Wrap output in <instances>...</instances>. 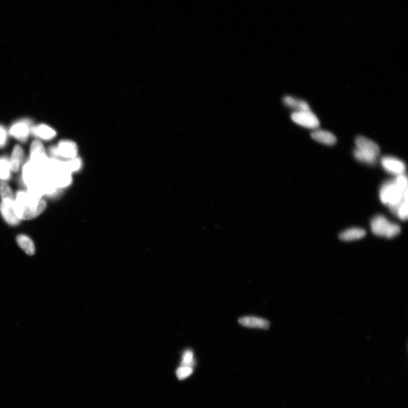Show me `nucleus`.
<instances>
[{"instance_id": "6", "label": "nucleus", "mask_w": 408, "mask_h": 408, "mask_svg": "<svg viewBox=\"0 0 408 408\" xmlns=\"http://www.w3.org/2000/svg\"><path fill=\"white\" fill-rule=\"evenodd\" d=\"M32 122L25 119L17 122L12 125L9 134L21 142H25L31 133Z\"/></svg>"}, {"instance_id": "15", "label": "nucleus", "mask_w": 408, "mask_h": 408, "mask_svg": "<svg viewBox=\"0 0 408 408\" xmlns=\"http://www.w3.org/2000/svg\"><path fill=\"white\" fill-rule=\"evenodd\" d=\"M311 137L317 142L325 144V145H332L337 142V138L335 135L324 130L315 131L311 133Z\"/></svg>"}, {"instance_id": "9", "label": "nucleus", "mask_w": 408, "mask_h": 408, "mask_svg": "<svg viewBox=\"0 0 408 408\" xmlns=\"http://www.w3.org/2000/svg\"><path fill=\"white\" fill-rule=\"evenodd\" d=\"M15 201H2L0 203V212L6 222L11 226L18 225L20 221L17 217L14 208Z\"/></svg>"}, {"instance_id": "27", "label": "nucleus", "mask_w": 408, "mask_h": 408, "mask_svg": "<svg viewBox=\"0 0 408 408\" xmlns=\"http://www.w3.org/2000/svg\"><path fill=\"white\" fill-rule=\"evenodd\" d=\"M395 181L397 186L402 190L405 191L408 189V179L407 177L404 176L403 174L400 175Z\"/></svg>"}, {"instance_id": "20", "label": "nucleus", "mask_w": 408, "mask_h": 408, "mask_svg": "<svg viewBox=\"0 0 408 408\" xmlns=\"http://www.w3.org/2000/svg\"><path fill=\"white\" fill-rule=\"evenodd\" d=\"M0 197L2 201H15V199L11 187L4 181L0 180Z\"/></svg>"}, {"instance_id": "7", "label": "nucleus", "mask_w": 408, "mask_h": 408, "mask_svg": "<svg viewBox=\"0 0 408 408\" xmlns=\"http://www.w3.org/2000/svg\"><path fill=\"white\" fill-rule=\"evenodd\" d=\"M49 160L43 143L39 141H34L30 147L29 160L37 165L46 167Z\"/></svg>"}, {"instance_id": "17", "label": "nucleus", "mask_w": 408, "mask_h": 408, "mask_svg": "<svg viewBox=\"0 0 408 408\" xmlns=\"http://www.w3.org/2000/svg\"><path fill=\"white\" fill-rule=\"evenodd\" d=\"M366 231L364 230L359 228H352L343 231L340 234L342 241H351L364 237Z\"/></svg>"}, {"instance_id": "25", "label": "nucleus", "mask_w": 408, "mask_h": 408, "mask_svg": "<svg viewBox=\"0 0 408 408\" xmlns=\"http://www.w3.org/2000/svg\"><path fill=\"white\" fill-rule=\"evenodd\" d=\"M194 364V353L191 351H187L184 353L183 356L182 366L190 367Z\"/></svg>"}, {"instance_id": "5", "label": "nucleus", "mask_w": 408, "mask_h": 408, "mask_svg": "<svg viewBox=\"0 0 408 408\" xmlns=\"http://www.w3.org/2000/svg\"><path fill=\"white\" fill-rule=\"evenodd\" d=\"M291 118L296 124L305 128L317 129L320 125L317 116L311 110L296 111L293 113Z\"/></svg>"}, {"instance_id": "11", "label": "nucleus", "mask_w": 408, "mask_h": 408, "mask_svg": "<svg viewBox=\"0 0 408 408\" xmlns=\"http://www.w3.org/2000/svg\"><path fill=\"white\" fill-rule=\"evenodd\" d=\"M355 142L357 149L363 152L378 157L380 153V148L377 144L363 136L356 137Z\"/></svg>"}, {"instance_id": "13", "label": "nucleus", "mask_w": 408, "mask_h": 408, "mask_svg": "<svg viewBox=\"0 0 408 408\" xmlns=\"http://www.w3.org/2000/svg\"><path fill=\"white\" fill-rule=\"evenodd\" d=\"M31 133L37 138L43 140H52L56 135V131L46 124L32 126Z\"/></svg>"}, {"instance_id": "12", "label": "nucleus", "mask_w": 408, "mask_h": 408, "mask_svg": "<svg viewBox=\"0 0 408 408\" xmlns=\"http://www.w3.org/2000/svg\"><path fill=\"white\" fill-rule=\"evenodd\" d=\"M239 323L246 327L257 328L268 330L270 327L268 320L255 317H245L240 318Z\"/></svg>"}, {"instance_id": "24", "label": "nucleus", "mask_w": 408, "mask_h": 408, "mask_svg": "<svg viewBox=\"0 0 408 408\" xmlns=\"http://www.w3.org/2000/svg\"><path fill=\"white\" fill-rule=\"evenodd\" d=\"M193 373V369L190 367L182 366L177 370V375L180 380H183L190 376Z\"/></svg>"}, {"instance_id": "14", "label": "nucleus", "mask_w": 408, "mask_h": 408, "mask_svg": "<svg viewBox=\"0 0 408 408\" xmlns=\"http://www.w3.org/2000/svg\"><path fill=\"white\" fill-rule=\"evenodd\" d=\"M23 150L19 145H16L13 150L11 157L9 160L10 168L12 172L16 173L19 169L23 159Z\"/></svg>"}, {"instance_id": "21", "label": "nucleus", "mask_w": 408, "mask_h": 408, "mask_svg": "<svg viewBox=\"0 0 408 408\" xmlns=\"http://www.w3.org/2000/svg\"><path fill=\"white\" fill-rule=\"evenodd\" d=\"M354 155L356 160L363 163L373 164H375L376 162V157L368 153L363 152V151L358 149H356L355 150Z\"/></svg>"}, {"instance_id": "19", "label": "nucleus", "mask_w": 408, "mask_h": 408, "mask_svg": "<svg viewBox=\"0 0 408 408\" xmlns=\"http://www.w3.org/2000/svg\"><path fill=\"white\" fill-rule=\"evenodd\" d=\"M12 172L9 160L6 157H0V180H9Z\"/></svg>"}, {"instance_id": "23", "label": "nucleus", "mask_w": 408, "mask_h": 408, "mask_svg": "<svg viewBox=\"0 0 408 408\" xmlns=\"http://www.w3.org/2000/svg\"><path fill=\"white\" fill-rule=\"evenodd\" d=\"M408 197H406L400 204L396 214L402 220H406L408 218Z\"/></svg>"}, {"instance_id": "22", "label": "nucleus", "mask_w": 408, "mask_h": 408, "mask_svg": "<svg viewBox=\"0 0 408 408\" xmlns=\"http://www.w3.org/2000/svg\"><path fill=\"white\" fill-rule=\"evenodd\" d=\"M64 163L68 170L70 171L71 173L76 172L82 167V161L77 157L73 159L64 161Z\"/></svg>"}, {"instance_id": "8", "label": "nucleus", "mask_w": 408, "mask_h": 408, "mask_svg": "<svg viewBox=\"0 0 408 408\" xmlns=\"http://www.w3.org/2000/svg\"><path fill=\"white\" fill-rule=\"evenodd\" d=\"M58 159L60 158L71 160L76 158L78 149L76 144L70 140H63L56 146Z\"/></svg>"}, {"instance_id": "2", "label": "nucleus", "mask_w": 408, "mask_h": 408, "mask_svg": "<svg viewBox=\"0 0 408 408\" xmlns=\"http://www.w3.org/2000/svg\"><path fill=\"white\" fill-rule=\"evenodd\" d=\"M46 170L50 179L59 189L66 188L71 183V173L65 166L64 161L51 158L48 161Z\"/></svg>"}, {"instance_id": "3", "label": "nucleus", "mask_w": 408, "mask_h": 408, "mask_svg": "<svg viewBox=\"0 0 408 408\" xmlns=\"http://www.w3.org/2000/svg\"><path fill=\"white\" fill-rule=\"evenodd\" d=\"M371 227L373 234L388 238L394 237L400 232L399 225L392 224L382 215L376 216L373 219Z\"/></svg>"}, {"instance_id": "18", "label": "nucleus", "mask_w": 408, "mask_h": 408, "mask_svg": "<svg viewBox=\"0 0 408 408\" xmlns=\"http://www.w3.org/2000/svg\"><path fill=\"white\" fill-rule=\"evenodd\" d=\"M284 104L290 108L297 109V111L310 110L309 106L304 101L293 97H285L284 99Z\"/></svg>"}, {"instance_id": "26", "label": "nucleus", "mask_w": 408, "mask_h": 408, "mask_svg": "<svg viewBox=\"0 0 408 408\" xmlns=\"http://www.w3.org/2000/svg\"><path fill=\"white\" fill-rule=\"evenodd\" d=\"M8 133L4 126L0 125V148L5 147L8 142Z\"/></svg>"}, {"instance_id": "16", "label": "nucleus", "mask_w": 408, "mask_h": 408, "mask_svg": "<svg viewBox=\"0 0 408 408\" xmlns=\"http://www.w3.org/2000/svg\"><path fill=\"white\" fill-rule=\"evenodd\" d=\"M18 246L25 251L27 255H33L35 252V248L34 243L29 236L20 234L17 236L16 238Z\"/></svg>"}, {"instance_id": "4", "label": "nucleus", "mask_w": 408, "mask_h": 408, "mask_svg": "<svg viewBox=\"0 0 408 408\" xmlns=\"http://www.w3.org/2000/svg\"><path fill=\"white\" fill-rule=\"evenodd\" d=\"M406 190L401 189L395 180L389 181L384 184L380 190V200L383 204L389 206L398 204L404 199Z\"/></svg>"}, {"instance_id": "10", "label": "nucleus", "mask_w": 408, "mask_h": 408, "mask_svg": "<svg viewBox=\"0 0 408 408\" xmlns=\"http://www.w3.org/2000/svg\"><path fill=\"white\" fill-rule=\"evenodd\" d=\"M382 166L388 172L402 175L405 172L406 165L402 160L392 157H385L382 160Z\"/></svg>"}, {"instance_id": "1", "label": "nucleus", "mask_w": 408, "mask_h": 408, "mask_svg": "<svg viewBox=\"0 0 408 408\" xmlns=\"http://www.w3.org/2000/svg\"><path fill=\"white\" fill-rule=\"evenodd\" d=\"M47 203L43 197H39L28 191H20L17 193L14 208L20 220L35 218L45 211Z\"/></svg>"}]
</instances>
